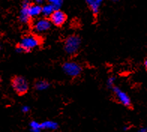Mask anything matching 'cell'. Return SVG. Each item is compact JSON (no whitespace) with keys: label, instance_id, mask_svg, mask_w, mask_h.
<instances>
[{"label":"cell","instance_id":"6da1fadb","mask_svg":"<svg viewBox=\"0 0 147 132\" xmlns=\"http://www.w3.org/2000/svg\"><path fill=\"white\" fill-rule=\"evenodd\" d=\"M41 42V38L35 35H29L23 37L17 47L19 53H29L35 47H38Z\"/></svg>","mask_w":147,"mask_h":132},{"label":"cell","instance_id":"7a4b0ae2","mask_svg":"<svg viewBox=\"0 0 147 132\" xmlns=\"http://www.w3.org/2000/svg\"><path fill=\"white\" fill-rule=\"evenodd\" d=\"M11 86L16 93L20 95H24L29 90V84L27 81L21 76H15L12 78Z\"/></svg>","mask_w":147,"mask_h":132},{"label":"cell","instance_id":"3957f363","mask_svg":"<svg viewBox=\"0 0 147 132\" xmlns=\"http://www.w3.org/2000/svg\"><path fill=\"white\" fill-rule=\"evenodd\" d=\"M81 40L77 35H71L65 40V51L68 54H74L79 50Z\"/></svg>","mask_w":147,"mask_h":132},{"label":"cell","instance_id":"277c9868","mask_svg":"<svg viewBox=\"0 0 147 132\" xmlns=\"http://www.w3.org/2000/svg\"><path fill=\"white\" fill-rule=\"evenodd\" d=\"M63 71L66 74L71 77H77L79 75L82 71V68L80 65L74 62H65L62 65Z\"/></svg>","mask_w":147,"mask_h":132},{"label":"cell","instance_id":"5b68a950","mask_svg":"<svg viewBox=\"0 0 147 132\" xmlns=\"http://www.w3.org/2000/svg\"><path fill=\"white\" fill-rule=\"evenodd\" d=\"M51 22L47 18H41L37 20L33 24V29L37 33L45 32L51 27Z\"/></svg>","mask_w":147,"mask_h":132},{"label":"cell","instance_id":"8992f818","mask_svg":"<svg viewBox=\"0 0 147 132\" xmlns=\"http://www.w3.org/2000/svg\"><path fill=\"white\" fill-rule=\"evenodd\" d=\"M67 17L64 12L59 10H56L50 17L51 24L56 26H62L65 23Z\"/></svg>","mask_w":147,"mask_h":132},{"label":"cell","instance_id":"52a82bcc","mask_svg":"<svg viewBox=\"0 0 147 132\" xmlns=\"http://www.w3.org/2000/svg\"><path fill=\"white\" fill-rule=\"evenodd\" d=\"M112 90L113 92H114L115 95H116V98L118 99V101H119L120 103L124 105V106H125V107H128L131 106V102L130 98L128 97V95L125 92L122 91L117 86H113Z\"/></svg>","mask_w":147,"mask_h":132},{"label":"cell","instance_id":"ba28073f","mask_svg":"<svg viewBox=\"0 0 147 132\" xmlns=\"http://www.w3.org/2000/svg\"><path fill=\"white\" fill-rule=\"evenodd\" d=\"M31 5V2L29 0H24L23 2L21 11H20V20L23 24H27L31 19L29 18V13H28V8Z\"/></svg>","mask_w":147,"mask_h":132},{"label":"cell","instance_id":"9c48e42d","mask_svg":"<svg viewBox=\"0 0 147 132\" xmlns=\"http://www.w3.org/2000/svg\"><path fill=\"white\" fill-rule=\"evenodd\" d=\"M42 11V7L39 5H31L28 8V13H29V18H35L37 16L40 15L41 14Z\"/></svg>","mask_w":147,"mask_h":132},{"label":"cell","instance_id":"30bf717a","mask_svg":"<svg viewBox=\"0 0 147 132\" xmlns=\"http://www.w3.org/2000/svg\"><path fill=\"white\" fill-rule=\"evenodd\" d=\"M41 129H48V130H56L58 128V124L53 121H45L41 123Z\"/></svg>","mask_w":147,"mask_h":132},{"label":"cell","instance_id":"8fae6325","mask_svg":"<svg viewBox=\"0 0 147 132\" xmlns=\"http://www.w3.org/2000/svg\"><path fill=\"white\" fill-rule=\"evenodd\" d=\"M56 11L53 6L51 5V4L45 5V6L42 7V11H41V14L45 16V18H47V17H51V14L53 13V12Z\"/></svg>","mask_w":147,"mask_h":132},{"label":"cell","instance_id":"7c38bea8","mask_svg":"<svg viewBox=\"0 0 147 132\" xmlns=\"http://www.w3.org/2000/svg\"><path fill=\"white\" fill-rule=\"evenodd\" d=\"M86 2L89 6V8H91L92 11L94 14H98L99 11V5L95 0H86Z\"/></svg>","mask_w":147,"mask_h":132},{"label":"cell","instance_id":"4fadbf2b","mask_svg":"<svg viewBox=\"0 0 147 132\" xmlns=\"http://www.w3.org/2000/svg\"><path fill=\"white\" fill-rule=\"evenodd\" d=\"M35 86L36 90L41 91V90H47L49 87V84L46 80H38L35 83Z\"/></svg>","mask_w":147,"mask_h":132},{"label":"cell","instance_id":"5bb4252c","mask_svg":"<svg viewBox=\"0 0 147 132\" xmlns=\"http://www.w3.org/2000/svg\"><path fill=\"white\" fill-rule=\"evenodd\" d=\"M30 128L32 132H41V123H38L36 121H32V123H30Z\"/></svg>","mask_w":147,"mask_h":132},{"label":"cell","instance_id":"9a60e30c","mask_svg":"<svg viewBox=\"0 0 147 132\" xmlns=\"http://www.w3.org/2000/svg\"><path fill=\"white\" fill-rule=\"evenodd\" d=\"M49 4L53 6V8L56 10H59L60 6L62 4V0H48Z\"/></svg>","mask_w":147,"mask_h":132},{"label":"cell","instance_id":"2e32d148","mask_svg":"<svg viewBox=\"0 0 147 132\" xmlns=\"http://www.w3.org/2000/svg\"><path fill=\"white\" fill-rule=\"evenodd\" d=\"M113 84H114V78L113 77L109 78L108 81H107V84L110 86V87H113V86H113Z\"/></svg>","mask_w":147,"mask_h":132},{"label":"cell","instance_id":"e0dca14e","mask_svg":"<svg viewBox=\"0 0 147 132\" xmlns=\"http://www.w3.org/2000/svg\"><path fill=\"white\" fill-rule=\"evenodd\" d=\"M22 111H23V113H28L29 111V107H27V106H24L22 108Z\"/></svg>","mask_w":147,"mask_h":132},{"label":"cell","instance_id":"ac0fdd59","mask_svg":"<svg viewBox=\"0 0 147 132\" xmlns=\"http://www.w3.org/2000/svg\"><path fill=\"white\" fill-rule=\"evenodd\" d=\"M34 1H35V4L39 5H41L43 3V0H34Z\"/></svg>","mask_w":147,"mask_h":132},{"label":"cell","instance_id":"d6986e66","mask_svg":"<svg viewBox=\"0 0 147 132\" xmlns=\"http://www.w3.org/2000/svg\"><path fill=\"white\" fill-rule=\"evenodd\" d=\"M138 132H147V130L146 129V128H141L140 130H139V131Z\"/></svg>","mask_w":147,"mask_h":132},{"label":"cell","instance_id":"ffe728a7","mask_svg":"<svg viewBox=\"0 0 147 132\" xmlns=\"http://www.w3.org/2000/svg\"><path fill=\"white\" fill-rule=\"evenodd\" d=\"M95 1H96L97 3H98V4L100 5V4H101V2H102L103 1H104V0H95Z\"/></svg>","mask_w":147,"mask_h":132},{"label":"cell","instance_id":"44dd1931","mask_svg":"<svg viewBox=\"0 0 147 132\" xmlns=\"http://www.w3.org/2000/svg\"><path fill=\"white\" fill-rule=\"evenodd\" d=\"M144 64H145L146 69V70H147V59H146V61H145V63H144Z\"/></svg>","mask_w":147,"mask_h":132},{"label":"cell","instance_id":"7402d4cb","mask_svg":"<svg viewBox=\"0 0 147 132\" xmlns=\"http://www.w3.org/2000/svg\"><path fill=\"white\" fill-rule=\"evenodd\" d=\"M113 1H116V0H113Z\"/></svg>","mask_w":147,"mask_h":132}]
</instances>
